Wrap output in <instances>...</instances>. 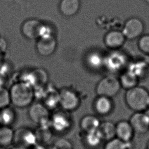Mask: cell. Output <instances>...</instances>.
Instances as JSON below:
<instances>
[{"label":"cell","mask_w":149,"mask_h":149,"mask_svg":"<svg viewBox=\"0 0 149 149\" xmlns=\"http://www.w3.org/2000/svg\"><path fill=\"white\" fill-rule=\"evenodd\" d=\"M128 107L135 112H143L149 107V92L137 86L127 90L125 96Z\"/></svg>","instance_id":"2"},{"label":"cell","mask_w":149,"mask_h":149,"mask_svg":"<svg viewBox=\"0 0 149 149\" xmlns=\"http://www.w3.org/2000/svg\"><path fill=\"white\" fill-rule=\"evenodd\" d=\"M80 7V0H61L59 8L65 16L70 17L76 14Z\"/></svg>","instance_id":"17"},{"label":"cell","mask_w":149,"mask_h":149,"mask_svg":"<svg viewBox=\"0 0 149 149\" xmlns=\"http://www.w3.org/2000/svg\"><path fill=\"white\" fill-rule=\"evenodd\" d=\"M59 91V105L65 111H71L78 107L80 104L79 95L72 89L65 88Z\"/></svg>","instance_id":"4"},{"label":"cell","mask_w":149,"mask_h":149,"mask_svg":"<svg viewBox=\"0 0 149 149\" xmlns=\"http://www.w3.org/2000/svg\"><path fill=\"white\" fill-rule=\"evenodd\" d=\"M56 39L53 35L41 37L37 39L36 49L41 56H50L55 52L57 47Z\"/></svg>","instance_id":"9"},{"label":"cell","mask_w":149,"mask_h":149,"mask_svg":"<svg viewBox=\"0 0 149 149\" xmlns=\"http://www.w3.org/2000/svg\"><path fill=\"white\" fill-rule=\"evenodd\" d=\"M129 122L135 133L142 134L149 130V119L144 112H135L132 115Z\"/></svg>","instance_id":"11"},{"label":"cell","mask_w":149,"mask_h":149,"mask_svg":"<svg viewBox=\"0 0 149 149\" xmlns=\"http://www.w3.org/2000/svg\"><path fill=\"white\" fill-rule=\"evenodd\" d=\"M14 131L9 126L0 125V146L6 147L13 141Z\"/></svg>","instance_id":"22"},{"label":"cell","mask_w":149,"mask_h":149,"mask_svg":"<svg viewBox=\"0 0 149 149\" xmlns=\"http://www.w3.org/2000/svg\"><path fill=\"white\" fill-rule=\"evenodd\" d=\"M6 47L7 45L6 41L4 39L0 38V51L3 53L6 50Z\"/></svg>","instance_id":"31"},{"label":"cell","mask_w":149,"mask_h":149,"mask_svg":"<svg viewBox=\"0 0 149 149\" xmlns=\"http://www.w3.org/2000/svg\"><path fill=\"white\" fill-rule=\"evenodd\" d=\"M41 100L42 104L49 110H53L59 105V91L54 87L46 86Z\"/></svg>","instance_id":"14"},{"label":"cell","mask_w":149,"mask_h":149,"mask_svg":"<svg viewBox=\"0 0 149 149\" xmlns=\"http://www.w3.org/2000/svg\"><path fill=\"white\" fill-rule=\"evenodd\" d=\"M86 62L89 67L98 69L104 64V58L99 53L92 52L87 56Z\"/></svg>","instance_id":"26"},{"label":"cell","mask_w":149,"mask_h":149,"mask_svg":"<svg viewBox=\"0 0 149 149\" xmlns=\"http://www.w3.org/2000/svg\"><path fill=\"white\" fill-rule=\"evenodd\" d=\"M10 103L9 91L4 87H0V109L9 107Z\"/></svg>","instance_id":"28"},{"label":"cell","mask_w":149,"mask_h":149,"mask_svg":"<svg viewBox=\"0 0 149 149\" xmlns=\"http://www.w3.org/2000/svg\"><path fill=\"white\" fill-rule=\"evenodd\" d=\"M98 130L101 133L103 141H109L116 137L115 125L110 121L101 122Z\"/></svg>","instance_id":"21"},{"label":"cell","mask_w":149,"mask_h":149,"mask_svg":"<svg viewBox=\"0 0 149 149\" xmlns=\"http://www.w3.org/2000/svg\"><path fill=\"white\" fill-rule=\"evenodd\" d=\"M147 149H149V143H148V145Z\"/></svg>","instance_id":"35"},{"label":"cell","mask_w":149,"mask_h":149,"mask_svg":"<svg viewBox=\"0 0 149 149\" xmlns=\"http://www.w3.org/2000/svg\"><path fill=\"white\" fill-rule=\"evenodd\" d=\"M138 77L130 70L126 71L119 79L121 87L127 90L138 86Z\"/></svg>","instance_id":"20"},{"label":"cell","mask_w":149,"mask_h":149,"mask_svg":"<svg viewBox=\"0 0 149 149\" xmlns=\"http://www.w3.org/2000/svg\"><path fill=\"white\" fill-rule=\"evenodd\" d=\"M94 107L99 115L105 116L109 114L112 110V102L110 98L99 96L95 101Z\"/></svg>","instance_id":"18"},{"label":"cell","mask_w":149,"mask_h":149,"mask_svg":"<svg viewBox=\"0 0 149 149\" xmlns=\"http://www.w3.org/2000/svg\"><path fill=\"white\" fill-rule=\"evenodd\" d=\"M126 37L122 31L112 30L105 35L104 41L106 47L112 49H119L123 46L126 41Z\"/></svg>","instance_id":"13"},{"label":"cell","mask_w":149,"mask_h":149,"mask_svg":"<svg viewBox=\"0 0 149 149\" xmlns=\"http://www.w3.org/2000/svg\"><path fill=\"white\" fill-rule=\"evenodd\" d=\"M115 127L116 137L122 141L130 143L135 132L129 121H119L115 125Z\"/></svg>","instance_id":"15"},{"label":"cell","mask_w":149,"mask_h":149,"mask_svg":"<svg viewBox=\"0 0 149 149\" xmlns=\"http://www.w3.org/2000/svg\"><path fill=\"white\" fill-rule=\"evenodd\" d=\"M143 112L145 113V115H146V116H147L148 118L149 119V107L148 108V109H146L145 111H144Z\"/></svg>","instance_id":"33"},{"label":"cell","mask_w":149,"mask_h":149,"mask_svg":"<svg viewBox=\"0 0 149 149\" xmlns=\"http://www.w3.org/2000/svg\"><path fill=\"white\" fill-rule=\"evenodd\" d=\"M72 120L69 111L57 110L51 115L50 126L58 132H63L71 127Z\"/></svg>","instance_id":"6"},{"label":"cell","mask_w":149,"mask_h":149,"mask_svg":"<svg viewBox=\"0 0 149 149\" xmlns=\"http://www.w3.org/2000/svg\"><path fill=\"white\" fill-rule=\"evenodd\" d=\"M9 94L11 103L18 108L30 106L35 98L33 88L22 81H18L11 86Z\"/></svg>","instance_id":"1"},{"label":"cell","mask_w":149,"mask_h":149,"mask_svg":"<svg viewBox=\"0 0 149 149\" xmlns=\"http://www.w3.org/2000/svg\"><path fill=\"white\" fill-rule=\"evenodd\" d=\"M144 31L143 23L139 18H129L125 22L122 32L126 38L133 40L141 36Z\"/></svg>","instance_id":"8"},{"label":"cell","mask_w":149,"mask_h":149,"mask_svg":"<svg viewBox=\"0 0 149 149\" xmlns=\"http://www.w3.org/2000/svg\"><path fill=\"white\" fill-rule=\"evenodd\" d=\"M15 118L14 111L9 107L0 109V125L10 126L15 120Z\"/></svg>","instance_id":"25"},{"label":"cell","mask_w":149,"mask_h":149,"mask_svg":"<svg viewBox=\"0 0 149 149\" xmlns=\"http://www.w3.org/2000/svg\"><path fill=\"white\" fill-rule=\"evenodd\" d=\"M3 62V53L0 51V67L1 66Z\"/></svg>","instance_id":"32"},{"label":"cell","mask_w":149,"mask_h":149,"mask_svg":"<svg viewBox=\"0 0 149 149\" xmlns=\"http://www.w3.org/2000/svg\"><path fill=\"white\" fill-rule=\"evenodd\" d=\"M119 79L113 75H108L101 79L98 83L96 91L98 96L111 97L117 95L121 90Z\"/></svg>","instance_id":"3"},{"label":"cell","mask_w":149,"mask_h":149,"mask_svg":"<svg viewBox=\"0 0 149 149\" xmlns=\"http://www.w3.org/2000/svg\"><path fill=\"white\" fill-rule=\"evenodd\" d=\"M54 149H73V146L68 140L60 139L55 143Z\"/></svg>","instance_id":"30"},{"label":"cell","mask_w":149,"mask_h":149,"mask_svg":"<svg viewBox=\"0 0 149 149\" xmlns=\"http://www.w3.org/2000/svg\"><path fill=\"white\" fill-rule=\"evenodd\" d=\"M37 141L34 132L26 128H20L14 131L13 143L20 147H27L34 145Z\"/></svg>","instance_id":"10"},{"label":"cell","mask_w":149,"mask_h":149,"mask_svg":"<svg viewBox=\"0 0 149 149\" xmlns=\"http://www.w3.org/2000/svg\"><path fill=\"white\" fill-rule=\"evenodd\" d=\"M144 1L149 4V0H144Z\"/></svg>","instance_id":"34"},{"label":"cell","mask_w":149,"mask_h":149,"mask_svg":"<svg viewBox=\"0 0 149 149\" xmlns=\"http://www.w3.org/2000/svg\"><path fill=\"white\" fill-rule=\"evenodd\" d=\"M103 141V138L98 129L85 133V142L89 147L96 148L100 145Z\"/></svg>","instance_id":"24"},{"label":"cell","mask_w":149,"mask_h":149,"mask_svg":"<svg viewBox=\"0 0 149 149\" xmlns=\"http://www.w3.org/2000/svg\"><path fill=\"white\" fill-rule=\"evenodd\" d=\"M20 81L28 83L33 89L42 88L48 85V75L43 69H35L25 74L24 78Z\"/></svg>","instance_id":"7"},{"label":"cell","mask_w":149,"mask_h":149,"mask_svg":"<svg viewBox=\"0 0 149 149\" xmlns=\"http://www.w3.org/2000/svg\"><path fill=\"white\" fill-rule=\"evenodd\" d=\"M34 133L37 142L38 141L40 143H47L52 138L50 126H39Z\"/></svg>","instance_id":"23"},{"label":"cell","mask_w":149,"mask_h":149,"mask_svg":"<svg viewBox=\"0 0 149 149\" xmlns=\"http://www.w3.org/2000/svg\"><path fill=\"white\" fill-rule=\"evenodd\" d=\"M129 143L115 137L107 141L104 149H128Z\"/></svg>","instance_id":"27"},{"label":"cell","mask_w":149,"mask_h":149,"mask_svg":"<svg viewBox=\"0 0 149 149\" xmlns=\"http://www.w3.org/2000/svg\"><path fill=\"white\" fill-rule=\"evenodd\" d=\"M42 24L39 20L31 19L27 20L22 24V31L27 38L30 40L38 39L40 37V30Z\"/></svg>","instance_id":"12"},{"label":"cell","mask_w":149,"mask_h":149,"mask_svg":"<svg viewBox=\"0 0 149 149\" xmlns=\"http://www.w3.org/2000/svg\"><path fill=\"white\" fill-rule=\"evenodd\" d=\"M138 47L141 52L149 55V35L141 36L138 42Z\"/></svg>","instance_id":"29"},{"label":"cell","mask_w":149,"mask_h":149,"mask_svg":"<svg viewBox=\"0 0 149 149\" xmlns=\"http://www.w3.org/2000/svg\"><path fill=\"white\" fill-rule=\"evenodd\" d=\"M126 62L125 57L121 54L117 52L111 54L104 58V64L107 68L113 72L118 71L124 67Z\"/></svg>","instance_id":"16"},{"label":"cell","mask_w":149,"mask_h":149,"mask_svg":"<svg viewBox=\"0 0 149 149\" xmlns=\"http://www.w3.org/2000/svg\"><path fill=\"white\" fill-rule=\"evenodd\" d=\"M49 111L42 103H37L31 105L29 109V116L31 121L39 126H50Z\"/></svg>","instance_id":"5"},{"label":"cell","mask_w":149,"mask_h":149,"mask_svg":"<svg viewBox=\"0 0 149 149\" xmlns=\"http://www.w3.org/2000/svg\"><path fill=\"white\" fill-rule=\"evenodd\" d=\"M101 124L98 117L94 115H86L81 119L80 126L85 133L97 130Z\"/></svg>","instance_id":"19"}]
</instances>
